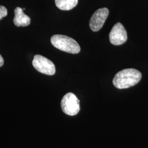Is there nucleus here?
<instances>
[{
	"label": "nucleus",
	"mask_w": 148,
	"mask_h": 148,
	"mask_svg": "<svg viewBox=\"0 0 148 148\" xmlns=\"http://www.w3.org/2000/svg\"><path fill=\"white\" fill-rule=\"evenodd\" d=\"M142 79V74L134 69H123L118 72L113 79V84L119 89H125L137 84Z\"/></svg>",
	"instance_id": "1"
},
{
	"label": "nucleus",
	"mask_w": 148,
	"mask_h": 148,
	"mask_svg": "<svg viewBox=\"0 0 148 148\" xmlns=\"http://www.w3.org/2000/svg\"><path fill=\"white\" fill-rule=\"evenodd\" d=\"M51 41L54 47L60 51L71 54L79 53L81 48L79 45L71 37L62 35H55L51 37Z\"/></svg>",
	"instance_id": "2"
},
{
	"label": "nucleus",
	"mask_w": 148,
	"mask_h": 148,
	"mask_svg": "<svg viewBox=\"0 0 148 148\" xmlns=\"http://www.w3.org/2000/svg\"><path fill=\"white\" fill-rule=\"evenodd\" d=\"M61 107L64 112L69 116H75L80 110L79 99L73 93L64 95L61 101Z\"/></svg>",
	"instance_id": "3"
},
{
	"label": "nucleus",
	"mask_w": 148,
	"mask_h": 148,
	"mask_svg": "<svg viewBox=\"0 0 148 148\" xmlns=\"http://www.w3.org/2000/svg\"><path fill=\"white\" fill-rule=\"evenodd\" d=\"M32 65L35 69L42 74L53 75L56 73V67L53 62L41 55L34 56Z\"/></svg>",
	"instance_id": "4"
},
{
	"label": "nucleus",
	"mask_w": 148,
	"mask_h": 148,
	"mask_svg": "<svg viewBox=\"0 0 148 148\" xmlns=\"http://www.w3.org/2000/svg\"><path fill=\"white\" fill-rule=\"evenodd\" d=\"M127 39V32L123 26L120 23L115 24L109 34L111 43L115 46L121 45L125 42Z\"/></svg>",
	"instance_id": "5"
},
{
	"label": "nucleus",
	"mask_w": 148,
	"mask_h": 148,
	"mask_svg": "<svg viewBox=\"0 0 148 148\" xmlns=\"http://www.w3.org/2000/svg\"><path fill=\"white\" fill-rule=\"evenodd\" d=\"M109 10L106 8H100L95 11L91 16L90 27L93 32H98L103 27L109 15Z\"/></svg>",
	"instance_id": "6"
},
{
	"label": "nucleus",
	"mask_w": 148,
	"mask_h": 148,
	"mask_svg": "<svg viewBox=\"0 0 148 148\" xmlns=\"http://www.w3.org/2000/svg\"><path fill=\"white\" fill-rule=\"evenodd\" d=\"M14 14L13 22L16 27H27L30 24V18L24 13L21 8L16 7L14 10Z\"/></svg>",
	"instance_id": "7"
},
{
	"label": "nucleus",
	"mask_w": 148,
	"mask_h": 148,
	"mask_svg": "<svg viewBox=\"0 0 148 148\" xmlns=\"http://www.w3.org/2000/svg\"><path fill=\"white\" fill-rule=\"evenodd\" d=\"M56 5L63 11L71 10L77 5L78 0H55Z\"/></svg>",
	"instance_id": "8"
},
{
	"label": "nucleus",
	"mask_w": 148,
	"mask_h": 148,
	"mask_svg": "<svg viewBox=\"0 0 148 148\" xmlns=\"http://www.w3.org/2000/svg\"><path fill=\"white\" fill-rule=\"evenodd\" d=\"M7 15V10L4 6L0 5V20Z\"/></svg>",
	"instance_id": "9"
},
{
	"label": "nucleus",
	"mask_w": 148,
	"mask_h": 148,
	"mask_svg": "<svg viewBox=\"0 0 148 148\" xmlns=\"http://www.w3.org/2000/svg\"><path fill=\"white\" fill-rule=\"evenodd\" d=\"M4 63V60L2 58V57L0 55V67H1Z\"/></svg>",
	"instance_id": "10"
},
{
	"label": "nucleus",
	"mask_w": 148,
	"mask_h": 148,
	"mask_svg": "<svg viewBox=\"0 0 148 148\" xmlns=\"http://www.w3.org/2000/svg\"><path fill=\"white\" fill-rule=\"evenodd\" d=\"M25 10V8H24L23 9V10Z\"/></svg>",
	"instance_id": "11"
}]
</instances>
